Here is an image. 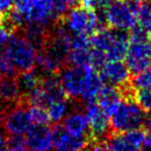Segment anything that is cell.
<instances>
[{"label": "cell", "instance_id": "obj_1", "mask_svg": "<svg viewBox=\"0 0 151 151\" xmlns=\"http://www.w3.org/2000/svg\"><path fill=\"white\" fill-rule=\"evenodd\" d=\"M3 55L12 62L18 73L32 70L36 66L37 50L23 36L10 34Z\"/></svg>", "mask_w": 151, "mask_h": 151}, {"label": "cell", "instance_id": "obj_2", "mask_svg": "<svg viewBox=\"0 0 151 151\" xmlns=\"http://www.w3.org/2000/svg\"><path fill=\"white\" fill-rule=\"evenodd\" d=\"M146 116V112L136 103L135 100H122L119 107L110 117L111 129L116 133L141 129Z\"/></svg>", "mask_w": 151, "mask_h": 151}, {"label": "cell", "instance_id": "obj_3", "mask_svg": "<svg viewBox=\"0 0 151 151\" xmlns=\"http://www.w3.org/2000/svg\"><path fill=\"white\" fill-rule=\"evenodd\" d=\"M64 25L67 31L73 35H91L98 30L101 26L99 14L95 10H91L86 7H74L66 14Z\"/></svg>", "mask_w": 151, "mask_h": 151}, {"label": "cell", "instance_id": "obj_4", "mask_svg": "<svg viewBox=\"0 0 151 151\" xmlns=\"http://www.w3.org/2000/svg\"><path fill=\"white\" fill-rule=\"evenodd\" d=\"M105 23L111 29L117 31H129L137 26L136 12L127 0H113L104 12Z\"/></svg>", "mask_w": 151, "mask_h": 151}, {"label": "cell", "instance_id": "obj_5", "mask_svg": "<svg viewBox=\"0 0 151 151\" xmlns=\"http://www.w3.org/2000/svg\"><path fill=\"white\" fill-rule=\"evenodd\" d=\"M65 97L60 78H57L55 75H47L44 79H41L39 86L36 90L26 96V100L30 105L47 108L50 104L64 100Z\"/></svg>", "mask_w": 151, "mask_h": 151}, {"label": "cell", "instance_id": "obj_6", "mask_svg": "<svg viewBox=\"0 0 151 151\" xmlns=\"http://www.w3.org/2000/svg\"><path fill=\"white\" fill-rule=\"evenodd\" d=\"M29 109L24 104H16L2 116V125L10 136H24L32 127Z\"/></svg>", "mask_w": 151, "mask_h": 151}, {"label": "cell", "instance_id": "obj_7", "mask_svg": "<svg viewBox=\"0 0 151 151\" xmlns=\"http://www.w3.org/2000/svg\"><path fill=\"white\" fill-rule=\"evenodd\" d=\"M91 67V66H86V67L70 66L62 70L59 78L66 97H69L71 99L80 98Z\"/></svg>", "mask_w": 151, "mask_h": 151}, {"label": "cell", "instance_id": "obj_8", "mask_svg": "<svg viewBox=\"0 0 151 151\" xmlns=\"http://www.w3.org/2000/svg\"><path fill=\"white\" fill-rule=\"evenodd\" d=\"M129 50L124 57V63L129 72L137 74L151 65V43L148 40L129 41Z\"/></svg>", "mask_w": 151, "mask_h": 151}, {"label": "cell", "instance_id": "obj_9", "mask_svg": "<svg viewBox=\"0 0 151 151\" xmlns=\"http://www.w3.org/2000/svg\"><path fill=\"white\" fill-rule=\"evenodd\" d=\"M84 112L88 117L90 133L91 136L98 141H102L105 138L107 139L111 129L109 116L106 115L95 102L86 103Z\"/></svg>", "mask_w": 151, "mask_h": 151}, {"label": "cell", "instance_id": "obj_10", "mask_svg": "<svg viewBox=\"0 0 151 151\" xmlns=\"http://www.w3.org/2000/svg\"><path fill=\"white\" fill-rule=\"evenodd\" d=\"M58 19L54 0H32L30 10L26 17V24L48 26Z\"/></svg>", "mask_w": 151, "mask_h": 151}, {"label": "cell", "instance_id": "obj_11", "mask_svg": "<svg viewBox=\"0 0 151 151\" xmlns=\"http://www.w3.org/2000/svg\"><path fill=\"white\" fill-rule=\"evenodd\" d=\"M30 151H50L54 147L52 129L46 124H34L26 134Z\"/></svg>", "mask_w": 151, "mask_h": 151}, {"label": "cell", "instance_id": "obj_12", "mask_svg": "<svg viewBox=\"0 0 151 151\" xmlns=\"http://www.w3.org/2000/svg\"><path fill=\"white\" fill-rule=\"evenodd\" d=\"M99 74L104 83L121 88L129 83L131 72L122 61H107Z\"/></svg>", "mask_w": 151, "mask_h": 151}, {"label": "cell", "instance_id": "obj_13", "mask_svg": "<svg viewBox=\"0 0 151 151\" xmlns=\"http://www.w3.org/2000/svg\"><path fill=\"white\" fill-rule=\"evenodd\" d=\"M122 91L118 90L117 86L104 84L96 100L98 101V106L101 108L102 111L107 116L111 117L122 102Z\"/></svg>", "mask_w": 151, "mask_h": 151}, {"label": "cell", "instance_id": "obj_14", "mask_svg": "<svg viewBox=\"0 0 151 151\" xmlns=\"http://www.w3.org/2000/svg\"><path fill=\"white\" fill-rule=\"evenodd\" d=\"M54 146L59 149L71 151H82L86 148L88 142L86 137H76L69 134L62 125H56L52 129Z\"/></svg>", "mask_w": 151, "mask_h": 151}, {"label": "cell", "instance_id": "obj_15", "mask_svg": "<svg viewBox=\"0 0 151 151\" xmlns=\"http://www.w3.org/2000/svg\"><path fill=\"white\" fill-rule=\"evenodd\" d=\"M62 127L69 134L76 137H86L90 133L88 117L86 112L81 110H74L71 113H68L64 118Z\"/></svg>", "mask_w": 151, "mask_h": 151}, {"label": "cell", "instance_id": "obj_16", "mask_svg": "<svg viewBox=\"0 0 151 151\" xmlns=\"http://www.w3.org/2000/svg\"><path fill=\"white\" fill-rule=\"evenodd\" d=\"M22 96L17 78L0 76V101L3 103H18Z\"/></svg>", "mask_w": 151, "mask_h": 151}, {"label": "cell", "instance_id": "obj_17", "mask_svg": "<svg viewBox=\"0 0 151 151\" xmlns=\"http://www.w3.org/2000/svg\"><path fill=\"white\" fill-rule=\"evenodd\" d=\"M65 65L60 59H58L56 56L42 47L39 52H37V60H36V66L42 71L43 73L47 75H55L57 72H59L62 69V67Z\"/></svg>", "mask_w": 151, "mask_h": 151}, {"label": "cell", "instance_id": "obj_18", "mask_svg": "<svg viewBox=\"0 0 151 151\" xmlns=\"http://www.w3.org/2000/svg\"><path fill=\"white\" fill-rule=\"evenodd\" d=\"M129 45V36L124 31L116 30V37L112 45L105 52L107 61H121L124 59Z\"/></svg>", "mask_w": 151, "mask_h": 151}, {"label": "cell", "instance_id": "obj_19", "mask_svg": "<svg viewBox=\"0 0 151 151\" xmlns=\"http://www.w3.org/2000/svg\"><path fill=\"white\" fill-rule=\"evenodd\" d=\"M48 32L46 27L37 24H27L23 27V37L36 48L41 50L48 39Z\"/></svg>", "mask_w": 151, "mask_h": 151}, {"label": "cell", "instance_id": "obj_20", "mask_svg": "<svg viewBox=\"0 0 151 151\" xmlns=\"http://www.w3.org/2000/svg\"><path fill=\"white\" fill-rule=\"evenodd\" d=\"M116 37V30L108 28H101L91 34L90 38L91 46L95 50H99L106 52L112 45Z\"/></svg>", "mask_w": 151, "mask_h": 151}, {"label": "cell", "instance_id": "obj_21", "mask_svg": "<svg viewBox=\"0 0 151 151\" xmlns=\"http://www.w3.org/2000/svg\"><path fill=\"white\" fill-rule=\"evenodd\" d=\"M17 81H18L22 95H25L26 97L39 86L41 79H40L39 75L32 69L21 72L20 75L17 77Z\"/></svg>", "mask_w": 151, "mask_h": 151}, {"label": "cell", "instance_id": "obj_22", "mask_svg": "<svg viewBox=\"0 0 151 151\" xmlns=\"http://www.w3.org/2000/svg\"><path fill=\"white\" fill-rule=\"evenodd\" d=\"M105 146L112 151H139L125 136L124 133H116L109 136L106 140Z\"/></svg>", "mask_w": 151, "mask_h": 151}, {"label": "cell", "instance_id": "obj_23", "mask_svg": "<svg viewBox=\"0 0 151 151\" xmlns=\"http://www.w3.org/2000/svg\"><path fill=\"white\" fill-rule=\"evenodd\" d=\"M91 47L71 48L68 55L67 62L75 67L91 66Z\"/></svg>", "mask_w": 151, "mask_h": 151}, {"label": "cell", "instance_id": "obj_24", "mask_svg": "<svg viewBox=\"0 0 151 151\" xmlns=\"http://www.w3.org/2000/svg\"><path fill=\"white\" fill-rule=\"evenodd\" d=\"M137 23L147 33H151V0H143L136 12Z\"/></svg>", "mask_w": 151, "mask_h": 151}, {"label": "cell", "instance_id": "obj_25", "mask_svg": "<svg viewBox=\"0 0 151 151\" xmlns=\"http://www.w3.org/2000/svg\"><path fill=\"white\" fill-rule=\"evenodd\" d=\"M46 110H47L50 121H52V123H59L63 121L64 118L67 116L69 111V105L64 99L50 104Z\"/></svg>", "mask_w": 151, "mask_h": 151}, {"label": "cell", "instance_id": "obj_26", "mask_svg": "<svg viewBox=\"0 0 151 151\" xmlns=\"http://www.w3.org/2000/svg\"><path fill=\"white\" fill-rule=\"evenodd\" d=\"M132 86L136 90L140 88H151V67L135 74L131 80Z\"/></svg>", "mask_w": 151, "mask_h": 151}, {"label": "cell", "instance_id": "obj_27", "mask_svg": "<svg viewBox=\"0 0 151 151\" xmlns=\"http://www.w3.org/2000/svg\"><path fill=\"white\" fill-rule=\"evenodd\" d=\"M28 109L31 121L33 124H47L50 122L46 108L42 107V106L30 105V107Z\"/></svg>", "mask_w": 151, "mask_h": 151}, {"label": "cell", "instance_id": "obj_28", "mask_svg": "<svg viewBox=\"0 0 151 151\" xmlns=\"http://www.w3.org/2000/svg\"><path fill=\"white\" fill-rule=\"evenodd\" d=\"M134 100L145 112H151V88L136 90Z\"/></svg>", "mask_w": 151, "mask_h": 151}, {"label": "cell", "instance_id": "obj_29", "mask_svg": "<svg viewBox=\"0 0 151 151\" xmlns=\"http://www.w3.org/2000/svg\"><path fill=\"white\" fill-rule=\"evenodd\" d=\"M6 151H29L26 138L23 136H10L6 141Z\"/></svg>", "mask_w": 151, "mask_h": 151}, {"label": "cell", "instance_id": "obj_30", "mask_svg": "<svg viewBox=\"0 0 151 151\" xmlns=\"http://www.w3.org/2000/svg\"><path fill=\"white\" fill-rule=\"evenodd\" d=\"M54 5L57 16L58 18H61L75 7L76 0H54Z\"/></svg>", "mask_w": 151, "mask_h": 151}, {"label": "cell", "instance_id": "obj_31", "mask_svg": "<svg viewBox=\"0 0 151 151\" xmlns=\"http://www.w3.org/2000/svg\"><path fill=\"white\" fill-rule=\"evenodd\" d=\"M113 0H81L83 7L95 12H102L111 4Z\"/></svg>", "mask_w": 151, "mask_h": 151}, {"label": "cell", "instance_id": "obj_32", "mask_svg": "<svg viewBox=\"0 0 151 151\" xmlns=\"http://www.w3.org/2000/svg\"><path fill=\"white\" fill-rule=\"evenodd\" d=\"M17 73H18V72L14 69L12 62L2 54V56L0 57V76L14 77Z\"/></svg>", "mask_w": 151, "mask_h": 151}, {"label": "cell", "instance_id": "obj_33", "mask_svg": "<svg viewBox=\"0 0 151 151\" xmlns=\"http://www.w3.org/2000/svg\"><path fill=\"white\" fill-rule=\"evenodd\" d=\"M107 62V58L104 52L99 50H95L91 47V66L93 67L95 69L100 68L101 69L104 66V64Z\"/></svg>", "mask_w": 151, "mask_h": 151}, {"label": "cell", "instance_id": "obj_34", "mask_svg": "<svg viewBox=\"0 0 151 151\" xmlns=\"http://www.w3.org/2000/svg\"><path fill=\"white\" fill-rule=\"evenodd\" d=\"M32 0H14V10L21 14L23 16V18L25 19V22H26V17L28 16L29 10H30Z\"/></svg>", "mask_w": 151, "mask_h": 151}, {"label": "cell", "instance_id": "obj_35", "mask_svg": "<svg viewBox=\"0 0 151 151\" xmlns=\"http://www.w3.org/2000/svg\"><path fill=\"white\" fill-rule=\"evenodd\" d=\"M129 33V41H142V40H148L147 32H145L140 26H135L131 29Z\"/></svg>", "mask_w": 151, "mask_h": 151}, {"label": "cell", "instance_id": "obj_36", "mask_svg": "<svg viewBox=\"0 0 151 151\" xmlns=\"http://www.w3.org/2000/svg\"><path fill=\"white\" fill-rule=\"evenodd\" d=\"M9 36H10V32L7 29H5L3 26L0 27V57L3 54L6 42H7Z\"/></svg>", "mask_w": 151, "mask_h": 151}, {"label": "cell", "instance_id": "obj_37", "mask_svg": "<svg viewBox=\"0 0 151 151\" xmlns=\"http://www.w3.org/2000/svg\"><path fill=\"white\" fill-rule=\"evenodd\" d=\"M14 0H0V12L6 14L12 9Z\"/></svg>", "mask_w": 151, "mask_h": 151}, {"label": "cell", "instance_id": "obj_38", "mask_svg": "<svg viewBox=\"0 0 151 151\" xmlns=\"http://www.w3.org/2000/svg\"><path fill=\"white\" fill-rule=\"evenodd\" d=\"M142 148L151 150V133H146L145 134V139H144V143H143Z\"/></svg>", "mask_w": 151, "mask_h": 151}, {"label": "cell", "instance_id": "obj_39", "mask_svg": "<svg viewBox=\"0 0 151 151\" xmlns=\"http://www.w3.org/2000/svg\"><path fill=\"white\" fill-rule=\"evenodd\" d=\"M143 127L147 133H151V115L146 116V119L144 121Z\"/></svg>", "mask_w": 151, "mask_h": 151}, {"label": "cell", "instance_id": "obj_40", "mask_svg": "<svg viewBox=\"0 0 151 151\" xmlns=\"http://www.w3.org/2000/svg\"><path fill=\"white\" fill-rule=\"evenodd\" d=\"M6 141H7V139L5 138L4 134H2L1 132H0V150L6 147Z\"/></svg>", "mask_w": 151, "mask_h": 151}, {"label": "cell", "instance_id": "obj_41", "mask_svg": "<svg viewBox=\"0 0 151 151\" xmlns=\"http://www.w3.org/2000/svg\"><path fill=\"white\" fill-rule=\"evenodd\" d=\"M100 151H112V150L108 149V148L106 147L105 145H102V147H101V149H100Z\"/></svg>", "mask_w": 151, "mask_h": 151}, {"label": "cell", "instance_id": "obj_42", "mask_svg": "<svg viewBox=\"0 0 151 151\" xmlns=\"http://www.w3.org/2000/svg\"><path fill=\"white\" fill-rule=\"evenodd\" d=\"M56 151H71V150H68V149H59V148H57Z\"/></svg>", "mask_w": 151, "mask_h": 151}, {"label": "cell", "instance_id": "obj_43", "mask_svg": "<svg viewBox=\"0 0 151 151\" xmlns=\"http://www.w3.org/2000/svg\"><path fill=\"white\" fill-rule=\"evenodd\" d=\"M2 22H3V17H2L1 14H0V24H1Z\"/></svg>", "mask_w": 151, "mask_h": 151}, {"label": "cell", "instance_id": "obj_44", "mask_svg": "<svg viewBox=\"0 0 151 151\" xmlns=\"http://www.w3.org/2000/svg\"><path fill=\"white\" fill-rule=\"evenodd\" d=\"M2 124V115L0 114V125Z\"/></svg>", "mask_w": 151, "mask_h": 151}, {"label": "cell", "instance_id": "obj_45", "mask_svg": "<svg viewBox=\"0 0 151 151\" xmlns=\"http://www.w3.org/2000/svg\"><path fill=\"white\" fill-rule=\"evenodd\" d=\"M142 151H151L150 149H144V148H143V150H142Z\"/></svg>", "mask_w": 151, "mask_h": 151}, {"label": "cell", "instance_id": "obj_46", "mask_svg": "<svg viewBox=\"0 0 151 151\" xmlns=\"http://www.w3.org/2000/svg\"><path fill=\"white\" fill-rule=\"evenodd\" d=\"M0 151H6V147H5V148H3V149H1Z\"/></svg>", "mask_w": 151, "mask_h": 151}, {"label": "cell", "instance_id": "obj_47", "mask_svg": "<svg viewBox=\"0 0 151 151\" xmlns=\"http://www.w3.org/2000/svg\"><path fill=\"white\" fill-rule=\"evenodd\" d=\"M149 39H150V43H151V33H150V37H149Z\"/></svg>", "mask_w": 151, "mask_h": 151}]
</instances>
